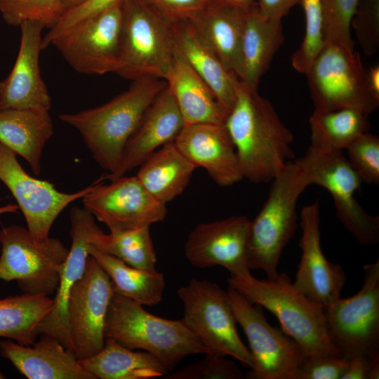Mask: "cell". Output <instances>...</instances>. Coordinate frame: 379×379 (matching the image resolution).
<instances>
[{
    "instance_id": "6da1fadb",
    "label": "cell",
    "mask_w": 379,
    "mask_h": 379,
    "mask_svg": "<svg viewBox=\"0 0 379 379\" xmlns=\"http://www.w3.org/2000/svg\"><path fill=\"white\" fill-rule=\"evenodd\" d=\"M225 125L234 145L243 178L253 183L271 182L294 158L292 132L270 100L241 82Z\"/></svg>"
},
{
    "instance_id": "7a4b0ae2",
    "label": "cell",
    "mask_w": 379,
    "mask_h": 379,
    "mask_svg": "<svg viewBox=\"0 0 379 379\" xmlns=\"http://www.w3.org/2000/svg\"><path fill=\"white\" fill-rule=\"evenodd\" d=\"M166 86L164 79L139 78L106 103L59 118L79 131L97 164L113 173L145 111Z\"/></svg>"
},
{
    "instance_id": "3957f363",
    "label": "cell",
    "mask_w": 379,
    "mask_h": 379,
    "mask_svg": "<svg viewBox=\"0 0 379 379\" xmlns=\"http://www.w3.org/2000/svg\"><path fill=\"white\" fill-rule=\"evenodd\" d=\"M271 182L264 205L250 221L246 246L248 267L264 271L269 279L279 274L280 257L297 227L298 198L310 185L305 156L288 162Z\"/></svg>"
},
{
    "instance_id": "277c9868",
    "label": "cell",
    "mask_w": 379,
    "mask_h": 379,
    "mask_svg": "<svg viewBox=\"0 0 379 379\" xmlns=\"http://www.w3.org/2000/svg\"><path fill=\"white\" fill-rule=\"evenodd\" d=\"M104 332L105 338L127 348L152 354L168 371L189 355L209 352L182 319L171 320L154 315L114 287Z\"/></svg>"
},
{
    "instance_id": "5b68a950",
    "label": "cell",
    "mask_w": 379,
    "mask_h": 379,
    "mask_svg": "<svg viewBox=\"0 0 379 379\" xmlns=\"http://www.w3.org/2000/svg\"><path fill=\"white\" fill-rule=\"evenodd\" d=\"M229 286L248 300L270 311L282 330L300 346L305 356L340 355L328 333L324 306L297 290L286 274L267 280L248 272L230 276Z\"/></svg>"
},
{
    "instance_id": "8992f818",
    "label": "cell",
    "mask_w": 379,
    "mask_h": 379,
    "mask_svg": "<svg viewBox=\"0 0 379 379\" xmlns=\"http://www.w3.org/2000/svg\"><path fill=\"white\" fill-rule=\"evenodd\" d=\"M305 75L314 111L354 108L368 115L379 105L360 55L341 43L326 41Z\"/></svg>"
},
{
    "instance_id": "52a82bcc",
    "label": "cell",
    "mask_w": 379,
    "mask_h": 379,
    "mask_svg": "<svg viewBox=\"0 0 379 379\" xmlns=\"http://www.w3.org/2000/svg\"><path fill=\"white\" fill-rule=\"evenodd\" d=\"M121 55L116 74L129 80H165L175 47L172 25L141 0H123Z\"/></svg>"
},
{
    "instance_id": "ba28073f",
    "label": "cell",
    "mask_w": 379,
    "mask_h": 379,
    "mask_svg": "<svg viewBox=\"0 0 379 379\" xmlns=\"http://www.w3.org/2000/svg\"><path fill=\"white\" fill-rule=\"evenodd\" d=\"M177 294L183 321L209 352L232 357L252 368V356L237 333L227 292L208 280L193 279Z\"/></svg>"
},
{
    "instance_id": "9c48e42d",
    "label": "cell",
    "mask_w": 379,
    "mask_h": 379,
    "mask_svg": "<svg viewBox=\"0 0 379 379\" xmlns=\"http://www.w3.org/2000/svg\"><path fill=\"white\" fill-rule=\"evenodd\" d=\"M0 280L16 281L23 293L50 295L59 284L69 250L58 239L38 241L17 225L0 230Z\"/></svg>"
},
{
    "instance_id": "30bf717a",
    "label": "cell",
    "mask_w": 379,
    "mask_h": 379,
    "mask_svg": "<svg viewBox=\"0 0 379 379\" xmlns=\"http://www.w3.org/2000/svg\"><path fill=\"white\" fill-rule=\"evenodd\" d=\"M364 270L363 284L355 295L324 306L330 339L347 359L379 354V260Z\"/></svg>"
},
{
    "instance_id": "8fae6325",
    "label": "cell",
    "mask_w": 379,
    "mask_h": 379,
    "mask_svg": "<svg viewBox=\"0 0 379 379\" xmlns=\"http://www.w3.org/2000/svg\"><path fill=\"white\" fill-rule=\"evenodd\" d=\"M227 294L237 323L242 328L253 359L250 379H297L305 354L283 330L268 323L260 308L229 286Z\"/></svg>"
},
{
    "instance_id": "7c38bea8",
    "label": "cell",
    "mask_w": 379,
    "mask_h": 379,
    "mask_svg": "<svg viewBox=\"0 0 379 379\" xmlns=\"http://www.w3.org/2000/svg\"><path fill=\"white\" fill-rule=\"evenodd\" d=\"M305 157L310 185L326 189L332 196L336 214L363 246L379 240V217L368 213L355 197L361 180L343 151L324 150L310 145Z\"/></svg>"
},
{
    "instance_id": "4fadbf2b",
    "label": "cell",
    "mask_w": 379,
    "mask_h": 379,
    "mask_svg": "<svg viewBox=\"0 0 379 379\" xmlns=\"http://www.w3.org/2000/svg\"><path fill=\"white\" fill-rule=\"evenodd\" d=\"M122 20L121 1L77 25L51 46L79 73H115L121 55Z\"/></svg>"
},
{
    "instance_id": "5bb4252c",
    "label": "cell",
    "mask_w": 379,
    "mask_h": 379,
    "mask_svg": "<svg viewBox=\"0 0 379 379\" xmlns=\"http://www.w3.org/2000/svg\"><path fill=\"white\" fill-rule=\"evenodd\" d=\"M112 280L88 255L85 272L72 286L67 302V325L78 360L95 355L105 345V323L113 293Z\"/></svg>"
},
{
    "instance_id": "9a60e30c",
    "label": "cell",
    "mask_w": 379,
    "mask_h": 379,
    "mask_svg": "<svg viewBox=\"0 0 379 379\" xmlns=\"http://www.w3.org/2000/svg\"><path fill=\"white\" fill-rule=\"evenodd\" d=\"M0 180L10 190L22 211L32 237L44 241L60 213L72 202L81 199L94 187L74 193H63L54 185L29 175L19 164L16 154L0 142Z\"/></svg>"
},
{
    "instance_id": "2e32d148",
    "label": "cell",
    "mask_w": 379,
    "mask_h": 379,
    "mask_svg": "<svg viewBox=\"0 0 379 379\" xmlns=\"http://www.w3.org/2000/svg\"><path fill=\"white\" fill-rule=\"evenodd\" d=\"M100 177L82 199L84 208L110 232L151 226L163 221L166 204L154 199L136 176L125 175L109 180Z\"/></svg>"
},
{
    "instance_id": "e0dca14e",
    "label": "cell",
    "mask_w": 379,
    "mask_h": 379,
    "mask_svg": "<svg viewBox=\"0 0 379 379\" xmlns=\"http://www.w3.org/2000/svg\"><path fill=\"white\" fill-rule=\"evenodd\" d=\"M301 257L293 286L325 306L340 297L346 281L341 265L328 261L321 249L319 204L303 206L300 214Z\"/></svg>"
},
{
    "instance_id": "ac0fdd59",
    "label": "cell",
    "mask_w": 379,
    "mask_h": 379,
    "mask_svg": "<svg viewBox=\"0 0 379 379\" xmlns=\"http://www.w3.org/2000/svg\"><path fill=\"white\" fill-rule=\"evenodd\" d=\"M250 221L245 215H234L199 223L185 241L186 258L197 268L222 266L230 276L250 272L246 262Z\"/></svg>"
},
{
    "instance_id": "d6986e66",
    "label": "cell",
    "mask_w": 379,
    "mask_h": 379,
    "mask_svg": "<svg viewBox=\"0 0 379 379\" xmlns=\"http://www.w3.org/2000/svg\"><path fill=\"white\" fill-rule=\"evenodd\" d=\"M20 43L10 74L0 82V110L31 109L48 112L51 98L42 79L39 55L45 26L28 20L20 25Z\"/></svg>"
},
{
    "instance_id": "ffe728a7",
    "label": "cell",
    "mask_w": 379,
    "mask_h": 379,
    "mask_svg": "<svg viewBox=\"0 0 379 379\" xmlns=\"http://www.w3.org/2000/svg\"><path fill=\"white\" fill-rule=\"evenodd\" d=\"M72 246L64 262L59 284L53 298L51 312L38 326L39 334L47 333L56 338L68 350L74 353L67 325V302L71 288L82 277L89 253V237L100 228L95 217L85 208H72L69 213Z\"/></svg>"
},
{
    "instance_id": "44dd1931",
    "label": "cell",
    "mask_w": 379,
    "mask_h": 379,
    "mask_svg": "<svg viewBox=\"0 0 379 379\" xmlns=\"http://www.w3.org/2000/svg\"><path fill=\"white\" fill-rule=\"evenodd\" d=\"M174 143L197 168H204L218 185L229 187L244 178L234 145L225 124L184 126Z\"/></svg>"
},
{
    "instance_id": "7402d4cb",
    "label": "cell",
    "mask_w": 379,
    "mask_h": 379,
    "mask_svg": "<svg viewBox=\"0 0 379 379\" xmlns=\"http://www.w3.org/2000/svg\"><path fill=\"white\" fill-rule=\"evenodd\" d=\"M184 126L181 113L166 84L128 140L117 169L101 178L109 180L140 166L159 148L173 142Z\"/></svg>"
},
{
    "instance_id": "603a6c76",
    "label": "cell",
    "mask_w": 379,
    "mask_h": 379,
    "mask_svg": "<svg viewBox=\"0 0 379 379\" xmlns=\"http://www.w3.org/2000/svg\"><path fill=\"white\" fill-rule=\"evenodd\" d=\"M40 335L32 347L9 339L0 340L1 357L29 379H95L56 338Z\"/></svg>"
},
{
    "instance_id": "cb8c5ba5",
    "label": "cell",
    "mask_w": 379,
    "mask_h": 379,
    "mask_svg": "<svg viewBox=\"0 0 379 379\" xmlns=\"http://www.w3.org/2000/svg\"><path fill=\"white\" fill-rule=\"evenodd\" d=\"M172 35L176 50L211 90L226 119L236 102L241 81L188 21L172 25Z\"/></svg>"
},
{
    "instance_id": "d4e9b609",
    "label": "cell",
    "mask_w": 379,
    "mask_h": 379,
    "mask_svg": "<svg viewBox=\"0 0 379 379\" xmlns=\"http://www.w3.org/2000/svg\"><path fill=\"white\" fill-rule=\"evenodd\" d=\"M248 8L213 1L188 20L224 66L238 79L242 33Z\"/></svg>"
},
{
    "instance_id": "484cf974",
    "label": "cell",
    "mask_w": 379,
    "mask_h": 379,
    "mask_svg": "<svg viewBox=\"0 0 379 379\" xmlns=\"http://www.w3.org/2000/svg\"><path fill=\"white\" fill-rule=\"evenodd\" d=\"M284 40L281 20L265 17L253 3L246 12L241 43L239 79L246 87L258 91Z\"/></svg>"
},
{
    "instance_id": "4316f807",
    "label": "cell",
    "mask_w": 379,
    "mask_h": 379,
    "mask_svg": "<svg viewBox=\"0 0 379 379\" xmlns=\"http://www.w3.org/2000/svg\"><path fill=\"white\" fill-rule=\"evenodd\" d=\"M165 81L185 126L199 123L225 124V117L211 90L176 48Z\"/></svg>"
},
{
    "instance_id": "83f0119b",
    "label": "cell",
    "mask_w": 379,
    "mask_h": 379,
    "mask_svg": "<svg viewBox=\"0 0 379 379\" xmlns=\"http://www.w3.org/2000/svg\"><path fill=\"white\" fill-rule=\"evenodd\" d=\"M54 133L48 112L0 110V142L23 157L39 175L43 149Z\"/></svg>"
},
{
    "instance_id": "f1b7e54d",
    "label": "cell",
    "mask_w": 379,
    "mask_h": 379,
    "mask_svg": "<svg viewBox=\"0 0 379 379\" xmlns=\"http://www.w3.org/2000/svg\"><path fill=\"white\" fill-rule=\"evenodd\" d=\"M196 168L173 141L152 154L140 166L136 177L154 199L166 204L182 193Z\"/></svg>"
},
{
    "instance_id": "f546056e",
    "label": "cell",
    "mask_w": 379,
    "mask_h": 379,
    "mask_svg": "<svg viewBox=\"0 0 379 379\" xmlns=\"http://www.w3.org/2000/svg\"><path fill=\"white\" fill-rule=\"evenodd\" d=\"M79 362L95 379H150L168 373L152 354L133 351L109 338L100 352Z\"/></svg>"
},
{
    "instance_id": "4dcf8cb0",
    "label": "cell",
    "mask_w": 379,
    "mask_h": 379,
    "mask_svg": "<svg viewBox=\"0 0 379 379\" xmlns=\"http://www.w3.org/2000/svg\"><path fill=\"white\" fill-rule=\"evenodd\" d=\"M53 305L48 295L27 293L0 298V338L32 345L39 335V324Z\"/></svg>"
},
{
    "instance_id": "1f68e13d",
    "label": "cell",
    "mask_w": 379,
    "mask_h": 379,
    "mask_svg": "<svg viewBox=\"0 0 379 379\" xmlns=\"http://www.w3.org/2000/svg\"><path fill=\"white\" fill-rule=\"evenodd\" d=\"M88 252L108 274L114 288L122 295L142 305H155L161 300L165 281L161 272L133 267L91 244Z\"/></svg>"
},
{
    "instance_id": "d6a6232c",
    "label": "cell",
    "mask_w": 379,
    "mask_h": 379,
    "mask_svg": "<svg viewBox=\"0 0 379 379\" xmlns=\"http://www.w3.org/2000/svg\"><path fill=\"white\" fill-rule=\"evenodd\" d=\"M368 116L354 108L314 111L309 121L310 145L324 150L345 149L358 137L369 131Z\"/></svg>"
},
{
    "instance_id": "836d02e7",
    "label": "cell",
    "mask_w": 379,
    "mask_h": 379,
    "mask_svg": "<svg viewBox=\"0 0 379 379\" xmlns=\"http://www.w3.org/2000/svg\"><path fill=\"white\" fill-rule=\"evenodd\" d=\"M150 226L110 232L101 229L89 237L91 246L103 253L114 256L127 265L142 270L154 272L157 253L149 232Z\"/></svg>"
},
{
    "instance_id": "e575fe53",
    "label": "cell",
    "mask_w": 379,
    "mask_h": 379,
    "mask_svg": "<svg viewBox=\"0 0 379 379\" xmlns=\"http://www.w3.org/2000/svg\"><path fill=\"white\" fill-rule=\"evenodd\" d=\"M305 16L302 41L291 57V65L305 74L326 41L325 19L321 0H300Z\"/></svg>"
},
{
    "instance_id": "d590c367",
    "label": "cell",
    "mask_w": 379,
    "mask_h": 379,
    "mask_svg": "<svg viewBox=\"0 0 379 379\" xmlns=\"http://www.w3.org/2000/svg\"><path fill=\"white\" fill-rule=\"evenodd\" d=\"M62 0H0V13L10 26L20 27L28 20L51 29L62 15Z\"/></svg>"
},
{
    "instance_id": "8d00e7d4",
    "label": "cell",
    "mask_w": 379,
    "mask_h": 379,
    "mask_svg": "<svg viewBox=\"0 0 379 379\" xmlns=\"http://www.w3.org/2000/svg\"><path fill=\"white\" fill-rule=\"evenodd\" d=\"M347 159L361 182L379 184V138L366 132L354 140L346 149Z\"/></svg>"
},
{
    "instance_id": "74e56055",
    "label": "cell",
    "mask_w": 379,
    "mask_h": 379,
    "mask_svg": "<svg viewBox=\"0 0 379 379\" xmlns=\"http://www.w3.org/2000/svg\"><path fill=\"white\" fill-rule=\"evenodd\" d=\"M166 379H242L235 363L213 352L205 354L200 361L164 376Z\"/></svg>"
},
{
    "instance_id": "f35d334b",
    "label": "cell",
    "mask_w": 379,
    "mask_h": 379,
    "mask_svg": "<svg viewBox=\"0 0 379 379\" xmlns=\"http://www.w3.org/2000/svg\"><path fill=\"white\" fill-rule=\"evenodd\" d=\"M351 25L364 53L375 54L379 48V0H357Z\"/></svg>"
},
{
    "instance_id": "ab89813d",
    "label": "cell",
    "mask_w": 379,
    "mask_h": 379,
    "mask_svg": "<svg viewBox=\"0 0 379 379\" xmlns=\"http://www.w3.org/2000/svg\"><path fill=\"white\" fill-rule=\"evenodd\" d=\"M357 0H321L326 41L341 43L354 48L350 27Z\"/></svg>"
},
{
    "instance_id": "60d3db41",
    "label": "cell",
    "mask_w": 379,
    "mask_h": 379,
    "mask_svg": "<svg viewBox=\"0 0 379 379\" xmlns=\"http://www.w3.org/2000/svg\"><path fill=\"white\" fill-rule=\"evenodd\" d=\"M123 0H86L64 12L57 23L42 38V49L51 46L58 38L83 22Z\"/></svg>"
},
{
    "instance_id": "b9f144b4",
    "label": "cell",
    "mask_w": 379,
    "mask_h": 379,
    "mask_svg": "<svg viewBox=\"0 0 379 379\" xmlns=\"http://www.w3.org/2000/svg\"><path fill=\"white\" fill-rule=\"evenodd\" d=\"M347 364L348 359L340 355L305 356L298 369L297 379H341Z\"/></svg>"
},
{
    "instance_id": "7bdbcfd3",
    "label": "cell",
    "mask_w": 379,
    "mask_h": 379,
    "mask_svg": "<svg viewBox=\"0 0 379 379\" xmlns=\"http://www.w3.org/2000/svg\"><path fill=\"white\" fill-rule=\"evenodd\" d=\"M171 25L190 20L214 0H141Z\"/></svg>"
},
{
    "instance_id": "ee69618b",
    "label": "cell",
    "mask_w": 379,
    "mask_h": 379,
    "mask_svg": "<svg viewBox=\"0 0 379 379\" xmlns=\"http://www.w3.org/2000/svg\"><path fill=\"white\" fill-rule=\"evenodd\" d=\"M379 354L360 355L348 359L347 369L341 379H378Z\"/></svg>"
},
{
    "instance_id": "f6af8a7d",
    "label": "cell",
    "mask_w": 379,
    "mask_h": 379,
    "mask_svg": "<svg viewBox=\"0 0 379 379\" xmlns=\"http://www.w3.org/2000/svg\"><path fill=\"white\" fill-rule=\"evenodd\" d=\"M300 0H258L257 7L266 18L281 20Z\"/></svg>"
},
{
    "instance_id": "bcb514c9",
    "label": "cell",
    "mask_w": 379,
    "mask_h": 379,
    "mask_svg": "<svg viewBox=\"0 0 379 379\" xmlns=\"http://www.w3.org/2000/svg\"><path fill=\"white\" fill-rule=\"evenodd\" d=\"M369 86L373 93L379 97V66L375 65L367 72Z\"/></svg>"
},
{
    "instance_id": "7dc6e473",
    "label": "cell",
    "mask_w": 379,
    "mask_h": 379,
    "mask_svg": "<svg viewBox=\"0 0 379 379\" xmlns=\"http://www.w3.org/2000/svg\"><path fill=\"white\" fill-rule=\"evenodd\" d=\"M220 4H228L241 7L243 8H248L253 4V0H214Z\"/></svg>"
},
{
    "instance_id": "c3c4849f",
    "label": "cell",
    "mask_w": 379,
    "mask_h": 379,
    "mask_svg": "<svg viewBox=\"0 0 379 379\" xmlns=\"http://www.w3.org/2000/svg\"><path fill=\"white\" fill-rule=\"evenodd\" d=\"M84 1L86 0H62V7L63 13L79 5Z\"/></svg>"
},
{
    "instance_id": "681fc988",
    "label": "cell",
    "mask_w": 379,
    "mask_h": 379,
    "mask_svg": "<svg viewBox=\"0 0 379 379\" xmlns=\"http://www.w3.org/2000/svg\"><path fill=\"white\" fill-rule=\"evenodd\" d=\"M19 207L17 204H9L0 206V215L8 213H17Z\"/></svg>"
},
{
    "instance_id": "f907efd6",
    "label": "cell",
    "mask_w": 379,
    "mask_h": 379,
    "mask_svg": "<svg viewBox=\"0 0 379 379\" xmlns=\"http://www.w3.org/2000/svg\"><path fill=\"white\" fill-rule=\"evenodd\" d=\"M3 378H5V377H4V374L2 373V372L0 370V379H3Z\"/></svg>"
}]
</instances>
